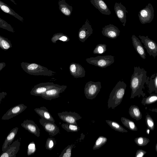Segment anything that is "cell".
<instances>
[{
	"label": "cell",
	"instance_id": "cell-9",
	"mask_svg": "<svg viewBox=\"0 0 157 157\" xmlns=\"http://www.w3.org/2000/svg\"><path fill=\"white\" fill-rule=\"evenodd\" d=\"M58 85L53 82L41 83L34 86L30 91V94L33 95L40 96L42 93Z\"/></svg>",
	"mask_w": 157,
	"mask_h": 157
},
{
	"label": "cell",
	"instance_id": "cell-25",
	"mask_svg": "<svg viewBox=\"0 0 157 157\" xmlns=\"http://www.w3.org/2000/svg\"><path fill=\"white\" fill-rule=\"evenodd\" d=\"M147 85L150 93L153 91L157 92V72L152 74L149 77Z\"/></svg>",
	"mask_w": 157,
	"mask_h": 157
},
{
	"label": "cell",
	"instance_id": "cell-41",
	"mask_svg": "<svg viewBox=\"0 0 157 157\" xmlns=\"http://www.w3.org/2000/svg\"><path fill=\"white\" fill-rule=\"evenodd\" d=\"M147 152L142 149H139L137 150L135 157H143L146 153Z\"/></svg>",
	"mask_w": 157,
	"mask_h": 157
},
{
	"label": "cell",
	"instance_id": "cell-26",
	"mask_svg": "<svg viewBox=\"0 0 157 157\" xmlns=\"http://www.w3.org/2000/svg\"><path fill=\"white\" fill-rule=\"evenodd\" d=\"M128 113L131 117L136 121L141 119L142 117L140 109L137 105H131L129 109Z\"/></svg>",
	"mask_w": 157,
	"mask_h": 157
},
{
	"label": "cell",
	"instance_id": "cell-15",
	"mask_svg": "<svg viewBox=\"0 0 157 157\" xmlns=\"http://www.w3.org/2000/svg\"><path fill=\"white\" fill-rule=\"evenodd\" d=\"M120 31L113 25L110 24L102 28L101 33L103 35L111 39H116L119 35Z\"/></svg>",
	"mask_w": 157,
	"mask_h": 157
},
{
	"label": "cell",
	"instance_id": "cell-1",
	"mask_svg": "<svg viewBox=\"0 0 157 157\" xmlns=\"http://www.w3.org/2000/svg\"><path fill=\"white\" fill-rule=\"evenodd\" d=\"M134 72L132 75L130 82V88L131 89L130 98L144 97L145 94L143 91L145 84H147L149 77L147 75V71L140 67H134Z\"/></svg>",
	"mask_w": 157,
	"mask_h": 157
},
{
	"label": "cell",
	"instance_id": "cell-3",
	"mask_svg": "<svg viewBox=\"0 0 157 157\" xmlns=\"http://www.w3.org/2000/svg\"><path fill=\"white\" fill-rule=\"evenodd\" d=\"M21 65L25 71L30 75L51 76L56 74V72L36 63L22 62Z\"/></svg>",
	"mask_w": 157,
	"mask_h": 157
},
{
	"label": "cell",
	"instance_id": "cell-36",
	"mask_svg": "<svg viewBox=\"0 0 157 157\" xmlns=\"http://www.w3.org/2000/svg\"><path fill=\"white\" fill-rule=\"evenodd\" d=\"M107 45L105 44H99L96 45L93 53L95 54H101L105 53L107 50Z\"/></svg>",
	"mask_w": 157,
	"mask_h": 157
},
{
	"label": "cell",
	"instance_id": "cell-6",
	"mask_svg": "<svg viewBox=\"0 0 157 157\" xmlns=\"http://www.w3.org/2000/svg\"><path fill=\"white\" fill-rule=\"evenodd\" d=\"M154 10L152 5L150 3L145 7L140 10L138 16L139 20L142 24L151 23L154 16Z\"/></svg>",
	"mask_w": 157,
	"mask_h": 157
},
{
	"label": "cell",
	"instance_id": "cell-27",
	"mask_svg": "<svg viewBox=\"0 0 157 157\" xmlns=\"http://www.w3.org/2000/svg\"><path fill=\"white\" fill-rule=\"evenodd\" d=\"M107 124L113 129L121 132H127L128 131L117 122L109 120H106Z\"/></svg>",
	"mask_w": 157,
	"mask_h": 157
},
{
	"label": "cell",
	"instance_id": "cell-13",
	"mask_svg": "<svg viewBox=\"0 0 157 157\" xmlns=\"http://www.w3.org/2000/svg\"><path fill=\"white\" fill-rule=\"evenodd\" d=\"M93 31L91 25L87 19L85 24L79 29L78 34L79 40L84 42L92 34Z\"/></svg>",
	"mask_w": 157,
	"mask_h": 157
},
{
	"label": "cell",
	"instance_id": "cell-44",
	"mask_svg": "<svg viewBox=\"0 0 157 157\" xmlns=\"http://www.w3.org/2000/svg\"><path fill=\"white\" fill-rule=\"evenodd\" d=\"M151 129L149 128H147L146 130V132L147 134L149 135Z\"/></svg>",
	"mask_w": 157,
	"mask_h": 157
},
{
	"label": "cell",
	"instance_id": "cell-12",
	"mask_svg": "<svg viewBox=\"0 0 157 157\" xmlns=\"http://www.w3.org/2000/svg\"><path fill=\"white\" fill-rule=\"evenodd\" d=\"M27 106L23 104H20L14 106L9 109L2 116V120H8L22 113Z\"/></svg>",
	"mask_w": 157,
	"mask_h": 157
},
{
	"label": "cell",
	"instance_id": "cell-40",
	"mask_svg": "<svg viewBox=\"0 0 157 157\" xmlns=\"http://www.w3.org/2000/svg\"><path fill=\"white\" fill-rule=\"evenodd\" d=\"M35 144L33 141L31 142L28 146L27 155L28 156L30 155L33 154L36 151Z\"/></svg>",
	"mask_w": 157,
	"mask_h": 157
},
{
	"label": "cell",
	"instance_id": "cell-17",
	"mask_svg": "<svg viewBox=\"0 0 157 157\" xmlns=\"http://www.w3.org/2000/svg\"><path fill=\"white\" fill-rule=\"evenodd\" d=\"M71 75L75 78L84 77L85 75V71L84 68L78 63H72L69 67Z\"/></svg>",
	"mask_w": 157,
	"mask_h": 157
},
{
	"label": "cell",
	"instance_id": "cell-8",
	"mask_svg": "<svg viewBox=\"0 0 157 157\" xmlns=\"http://www.w3.org/2000/svg\"><path fill=\"white\" fill-rule=\"evenodd\" d=\"M67 87V86L58 85L42 93L40 96L44 99L49 100L57 98L59 97L60 94L64 92Z\"/></svg>",
	"mask_w": 157,
	"mask_h": 157
},
{
	"label": "cell",
	"instance_id": "cell-19",
	"mask_svg": "<svg viewBox=\"0 0 157 157\" xmlns=\"http://www.w3.org/2000/svg\"><path fill=\"white\" fill-rule=\"evenodd\" d=\"M131 38L132 44L136 52L142 58L145 59L146 56L145 52L140 40L134 35H132Z\"/></svg>",
	"mask_w": 157,
	"mask_h": 157
},
{
	"label": "cell",
	"instance_id": "cell-42",
	"mask_svg": "<svg viewBox=\"0 0 157 157\" xmlns=\"http://www.w3.org/2000/svg\"><path fill=\"white\" fill-rule=\"evenodd\" d=\"M6 66L5 63H0V71Z\"/></svg>",
	"mask_w": 157,
	"mask_h": 157
},
{
	"label": "cell",
	"instance_id": "cell-31",
	"mask_svg": "<svg viewBox=\"0 0 157 157\" xmlns=\"http://www.w3.org/2000/svg\"><path fill=\"white\" fill-rule=\"evenodd\" d=\"M107 139L103 136H100L96 140L93 147V149L95 150L100 148L107 142Z\"/></svg>",
	"mask_w": 157,
	"mask_h": 157
},
{
	"label": "cell",
	"instance_id": "cell-39",
	"mask_svg": "<svg viewBox=\"0 0 157 157\" xmlns=\"http://www.w3.org/2000/svg\"><path fill=\"white\" fill-rule=\"evenodd\" d=\"M0 27L13 33L14 32L11 25L1 18H0Z\"/></svg>",
	"mask_w": 157,
	"mask_h": 157
},
{
	"label": "cell",
	"instance_id": "cell-2",
	"mask_svg": "<svg viewBox=\"0 0 157 157\" xmlns=\"http://www.w3.org/2000/svg\"><path fill=\"white\" fill-rule=\"evenodd\" d=\"M126 84L123 81H119L111 92L108 101V109H114L119 105L124 95Z\"/></svg>",
	"mask_w": 157,
	"mask_h": 157
},
{
	"label": "cell",
	"instance_id": "cell-38",
	"mask_svg": "<svg viewBox=\"0 0 157 157\" xmlns=\"http://www.w3.org/2000/svg\"><path fill=\"white\" fill-rule=\"evenodd\" d=\"M146 124L147 127L151 130H153L155 128V124L153 119L151 116L147 114L145 117Z\"/></svg>",
	"mask_w": 157,
	"mask_h": 157
},
{
	"label": "cell",
	"instance_id": "cell-23",
	"mask_svg": "<svg viewBox=\"0 0 157 157\" xmlns=\"http://www.w3.org/2000/svg\"><path fill=\"white\" fill-rule=\"evenodd\" d=\"M58 4L60 11L64 15L67 17H69L71 15L73 7L68 5L65 0H59Z\"/></svg>",
	"mask_w": 157,
	"mask_h": 157
},
{
	"label": "cell",
	"instance_id": "cell-18",
	"mask_svg": "<svg viewBox=\"0 0 157 157\" xmlns=\"http://www.w3.org/2000/svg\"><path fill=\"white\" fill-rule=\"evenodd\" d=\"M21 125L29 132L37 137L40 136V129L37 125L32 120H26L21 124Z\"/></svg>",
	"mask_w": 157,
	"mask_h": 157
},
{
	"label": "cell",
	"instance_id": "cell-43",
	"mask_svg": "<svg viewBox=\"0 0 157 157\" xmlns=\"http://www.w3.org/2000/svg\"><path fill=\"white\" fill-rule=\"evenodd\" d=\"M149 110L152 112L157 113V108L149 109Z\"/></svg>",
	"mask_w": 157,
	"mask_h": 157
},
{
	"label": "cell",
	"instance_id": "cell-21",
	"mask_svg": "<svg viewBox=\"0 0 157 157\" xmlns=\"http://www.w3.org/2000/svg\"><path fill=\"white\" fill-rule=\"evenodd\" d=\"M18 128L15 127L10 132L6 138L2 146V150L3 151L13 142L18 131Z\"/></svg>",
	"mask_w": 157,
	"mask_h": 157
},
{
	"label": "cell",
	"instance_id": "cell-32",
	"mask_svg": "<svg viewBox=\"0 0 157 157\" xmlns=\"http://www.w3.org/2000/svg\"><path fill=\"white\" fill-rule=\"evenodd\" d=\"M157 101V94H152L144 98L142 101L141 103L144 105H149Z\"/></svg>",
	"mask_w": 157,
	"mask_h": 157
},
{
	"label": "cell",
	"instance_id": "cell-24",
	"mask_svg": "<svg viewBox=\"0 0 157 157\" xmlns=\"http://www.w3.org/2000/svg\"><path fill=\"white\" fill-rule=\"evenodd\" d=\"M0 8L5 13L14 16L22 22H23L24 20L22 17L19 15L9 6L1 0H0Z\"/></svg>",
	"mask_w": 157,
	"mask_h": 157
},
{
	"label": "cell",
	"instance_id": "cell-46",
	"mask_svg": "<svg viewBox=\"0 0 157 157\" xmlns=\"http://www.w3.org/2000/svg\"><path fill=\"white\" fill-rule=\"evenodd\" d=\"M155 150L157 152V143L156 144L155 147Z\"/></svg>",
	"mask_w": 157,
	"mask_h": 157
},
{
	"label": "cell",
	"instance_id": "cell-30",
	"mask_svg": "<svg viewBox=\"0 0 157 157\" xmlns=\"http://www.w3.org/2000/svg\"><path fill=\"white\" fill-rule=\"evenodd\" d=\"M69 37L62 33H58L54 34L51 39L52 41L54 43L58 40L63 41L67 42L70 40Z\"/></svg>",
	"mask_w": 157,
	"mask_h": 157
},
{
	"label": "cell",
	"instance_id": "cell-33",
	"mask_svg": "<svg viewBox=\"0 0 157 157\" xmlns=\"http://www.w3.org/2000/svg\"><path fill=\"white\" fill-rule=\"evenodd\" d=\"M0 46L4 50H6L12 47L10 41L6 38L0 36Z\"/></svg>",
	"mask_w": 157,
	"mask_h": 157
},
{
	"label": "cell",
	"instance_id": "cell-16",
	"mask_svg": "<svg viewBox=\"0 0 157 157\" xmlns=\"http://www.w3.org/2000/svg\"><path fill=\"white\" fill-rule=\"evenodd\" d=\"M115 13L120 21L125 26L126 22V13H128L125 7L121 2H116L114 6Z\"/></svg>",
	"mask_w": 157,
	"mask_h": 157
},
{
	"label": "cell",
	"instance_id": "cell-11",
	"mask_svg": "<svg viewBox=\"0 0 157 157\" xmlns=\"http://www.w3.org/2000/svg\"><path fill=\"white\" fill-rule=\"evenodd\" d=\"M57 114L59 118L63 121L71 124H77V121L82 118L75 112L65 111L58 113Z\"/></svg>",
	"mask_w": 157,
	"mask_h": 157
},
{
	"label": "cell",
	"instance_id": "cell-37",
	"mask_svg": "<svg viewBox=\"0 0 157 157\" xmlns=\"http://www.w3.org/2000/svg\"><path fill=\"white\" fill-rule=\"evenodd\" d=\"M56 144L55 140L52 137L48 138L46 142L45 147L46 149L51 150L54 147Z\"/></svg>",
	"mask_w": 157,
	"mask_h": 157
},
{
	"label": "cell",
	"instance_id": "cell-4",
	"mask_svg": "<svg viewBox=\"0 0 157 157\" xmlns=\"http://www.w3.org/2000/svg\"><path fill=\"white\" fill-rule=\"evenodd\" d=\"M114 56L112 55L98 56L86 59L89 63L102 68L110 66L114 63Z\"/></svg>",
	"mask_w": 157,
	"mask_h": 157
},
{
	"label": "cell",
	"instance_id": "cell-22",
	"mask_svg": "<svg viewBox=\"0 0 157 157\" xmlns=\"http://www.w3.org/2000/svg\"><path fill=\"white\" fill-rule=\"evenodd\" d=\"M34 110L41 117L55 122L54 118L45 107L42 106L39 108H36Z\"/></svg>",
	"mask_w": 157,
	"mask_h": 157
},
{
	"label": "cell",
	"instance_id": "cell-35",
	"mask_svg": "<svg viewBox=\"0 0 157 157\" xmlns=\"http://www.w3.org/2000/svg\"><path fill=\"white\" fill-rule=\"evenodd\" d=\"M74 145L71 144L68 145L61 152L59 157H71V151Z\"/></svg>",
	"mask_w": 157,
	"mask_h": 157
},
{
	"label": "cell",
	"instance_id": "cell-34",
	"mask_svg": "<svg viewBox=\"0 0 157 157\" xmlns=\"http://www.w3.org/2000/svg\"><path fill=\"white\" fill-rule=\"evenodd\" d=\"M134 142L137 145L143 147L147 145L150 142V140L145 137L139 136L135 139Z\"/></svg>",
	"mask_w": 157,
	"mask_h": 157
},
{
	"label": "cell",
	"instance_id": "cell-5",
	"mask_svg": "<svg viewBox=\"0 0 157 157\" xmlns=\"http://www.w3.org/2000/svg\"><path fill=\"white\" fill-rule=\"evenodd\" d=\"M101 88V82H100L90 81L87 82L84 88L85 96L87 99L92 100L95 98Z\"/></svg>",
	"mask_w": 157,
	"mask_h": 157
},
{
	"label": "cell",
	"instance_id": "cell-45",
	"mask_svg": "<svg viewBox=\"0 0 157 157\" xmlns=\"http://www.w3.org/2000/svg\"><path fill=\"white\" fill-rule=\"evenodd\" d=\"M12 2H13L14 4L15 5H17V4L15 3V1L13 0H10Z\"/></svg>",
	"mask_w": 157,
	"mask_h": 157
},
{
	"label": "cell",
	"instance_id": "cell-14",
	"mask_svg": "<svg viewBox=\"0 0 157 157\" xmlns=\"http://www.w3.org/2000/svg\"><path fill=\"white\" fill-rule=\"evenodd\" d=\"M21 142L18 139L8 146L0 155V157H15L20 150Z\"/></svg>",
	"mask_w": 157,
	"mask_h": 157
},
{
	"label": "cell",
	"instance_id": "cell-10",
	"mask_svg": "<svg viewBox=\"0 0 157 157\" xmlns=\"http://www.w3.org/2000/svg\"><path fill=\"white\" fill-rule=\"evenodd\" d=\"M39 122L50 136H54L59 133V128L55 122L42 117L39 119Z\"/></svg>",
	"mask_w": 157,
	"mask_h": 157
},
{
	"label": "cell",
	"instance_id": "cell-7",
	"mask_svg": "<svg viewBox=\"0 0 157 157\" xmlns=\"http://www.w3.org/2000/svg\"><path fill=\"white\" fill-rule=\"evenodd\" d=\"M139 37L144 44V47L147 53L155 58L157 56V44L155 42L149 38L147 36L139 35Z\"/></svg>",
	"mask_w": 157,
	"mask_h": 157
},
{
	"label": "cell",
	"instance_id": "cell-28",
	"mask_svg": "<svg viewBox=\"0 0 157 157\" xmlns=\"http://www.w3.org/2000/svg\"><path fill=\"white\" fill-rule=\"evenodd\" d=\"M121 121L122 124L128 129L132 131H137L138 128L136 124L132 120L125 117H122Z\"/></svg>",
	"mask_w": 157,
	"mask_h": 157
},
{
	"label": "cell",
	"instance_id": "cell-20",
	"mask_svg": "<svg viewBox=\"0 0 157 157\" xmlns=\"http://www.w3.org/2000/svg\"><path fill=\"white\" fill-rule=\"evenodd\" d=\"M91 3L102 14L109 15L111 12L103 0H90Z\"/></svg>",
	"mask_w": 157,
	"mask_h": 157
},
{
	"label": "cell",
	"instance_id": "cell-29",
	"mask_svg": "<svg viewBox=\"0 0 157 157\" xmlns=\"http://www.w3.org/2000/svg\"><path fill=\"white\" fill-rule=\"evenodd\" d=\"M61 127L68 132H77L80 129L78 124L63 123L61 124Z\"/></svg>",
	"mask_w": 157,
	"mask_h": 157
}]
</instances>
